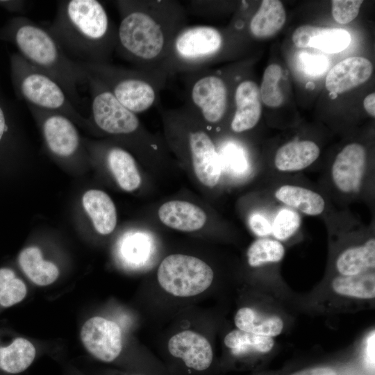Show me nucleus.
<instances>
[{
    "label": "nucleus",
    "mask_w": 375,
    "mask_h": 375,
    "mask_svg": "<svg viewBox=\"0 0 375 375\" xmlns=\"http://www.w3.org/2000/svg\"><path fill=\"white\" fill-rule=\"evenodd\" d=\"M35 353L31 342L17 338L8 345L0 347V369L8 374L21 373L31 365Z\"/></svg>",
    "instance_id": "nucleus-26"
},
{
    "label": "nucleus",
    "mask_w": 375,
    "mask_h": 375,
    "mask_svg": "<svg viewBox=\"0 0 375 375\" xmlns=\"http://www.w3.org/2000/svg\"><path fill=\"white\" fill-rule=\"evenodd\" d=\"M115 52L135 68L160 70L176 33L188 25L186 8L176 0H118Z\"/></svg>",
    "instance_id": "nucleus-1"
},
{
    "label": "nucleus",
    "mask_w": 375,
    "mask_h": 375,
    "mask_svg": "<svg viewBox=\"0 0 375 375\" xmlns=\"http://www.w3.org/2000/svg\"><path fill=\"white\" fill-rule=\"evenodd\" d=\"M0 40L12 44L30 64L55 79L72 103H81L78 87L87 83L86 73L71 59L46 28L19 15L0 27Z\"/></svg>",
    "instance_id": "nucleus-3"
},
{
    "label": "nucleus",
    "mask_w": 375,
    "mask_h": 375,
    "mask_svg": "<svg viewBox=\"0 0 375 375\" xmlns=\"http://www.w3.org/2000/svg\"><path fill=\"white\" fill-rule=\"evenodd\" d=\"M367 165L365 147L358 143L346 145L337 155L331 169L333 181L344 193L358 192Z\"/></svg>",
    "instance_id": "nucleus-12"
},
{
    "label": "nucleus",
    "mask_w": 375,
    "mask_h": 375,
    "mask_svg": "<svg viewBox=\"0 0 375 375\" xmlns=\"http://www.w3.org/2000/svg\"><path fill=\"white\" fill-rule=\"evenodd\" d=\"M362 0L332 1V15L339 24H345L353 21L358 15Z\"/></svg>",
    "instance_id": "nucleus-32"
},
{
    "label": "nucleus",
    "mask_w": 375,
    "mask_h": 375,
    "mask_svg": "<svg viewBox=\"0 0 375 375\" xmlns=\"http://www.w3.org/2000/svg\"><path fill=\"white\" fill-rule=\"evenodd\" d=\"M301 62L304 72L310 76H319L328 67V61L323 56L306 53L301 58Z\"/></svg>",
    "instance_id": "nucleus-34"
},
{
    "label": "nucleus",
    "mask_w": 375,
    "mask_h": 375,
    "mask_svg": "<svg viewBox=\"0 0 375 375\" xmlns=\"http://www.w3.org/2000/svg\"><path fill=\"white\" fill-rule=\"evenodd\" d=\"M300 224L301 218L297 212L292 210L283 209L273 222L272 233L277 240H286L294 234Z\"/></svg>",
    "instance_id": "nucleus-31"
},
{
    "label": "nucleus",
    "mask_w": 375,
    "mask_h": 375,
    "mask_svg": "<svg viewBox=\"0 0 375 375\" xmlns=\"http://www.w3.org/2000/svg\"><path fill=\"white\" fill-rule=\"evenodd\" d=\"M19 263L25 274L38 285H50L59 275L56 265L44 260L41 251L36 247L22 250L19 256Z\"/></svg>",
    "instance_id": "nucleus-25"
},
{
    "label": "nucleus",
    "mask_w": 375,
    "mask_h": 375,
    "mask_svg": "<svg viewBox=\"0 0 375 375\" xmlns=\"http://www.w3.org/2000/svg\"><path fill=\"white\" fill-rule=\"evenodd\" d=\"M365 110L367 113L374 117H375V93L372 92L368 94L363 101Z\"/></svg>",
    "instance_id": "nucleus-40"
},
{
    "label": "nucleus",
    "mask_w": 375,
    "mask_h": 375,
    "mask_svg": "<svg viewBox=\"0 0 375 375\" xmlns=\"http://www.w3.org/2000/svg\"><path fill=\"white\" fill-rule=\"evenodd\" d=\"M224 43L222 31L215 26L187 25L174 36L160 69L169 77L206 69L222 53Z\"/></svg>",
    "instance_id": "nucleus-5"
},
{
    "label": "nucleus",
    "mask_w": 375,
    "mask_h": 375,
    "mask_svg": "<svg viewBox=\"0 0 375 375\" xmlns=\"http://www.w3.org/2000/svg\"><path fill=\"white\" fill-rule=\"evenodd\" d=\"M292 41L298 48H315L324 53H337L347 48L351 35L343 28L303 25L294 31Z\"/></svg>",
    "instance_id": "nucleus-15"
},
{
    "label": "nucleus",
    "mask_w": 375,
    "mask_h": 375,
    "mask_svg": "<svg viewBox=\"0 0 375 375\" xmlns=\"http://www.w3.org/2000/svg\"><path fill=\"white\" fill-rule=\"evenodd\" d=\"M72 60L110 63L115 51L117 26L97 0H63L46 28Z\"/></svg>",
    "instance_id": "nucleus-2"
},
{
    "label": "nucleus",
    "mask_w": 375,
    "mask_h": 375,
    "mask_svg": "<svg viewBox=\"0 0 375 375\" xmlns=\"http://www.w3.org/2000/svg\"><path fill=\"white\" fill-rule=\"evenodd\" d=\"M319 147L310 140L288 142L276 151L274 165L281 172L302 170L312 164L319 157Z\"/></svg>",
    "instance_id": "nucleus-18"
},
{
    "label": "nucleus",
    "mask_w": 375,
    "mask_h": 375,
    "mask_svg": "<svg viewBox=\"0 0 375 375\" xmlns=\"http://www.w3.org/2000/svg\"><path fill=\"white\" fill-rule=\"evenodd\" d=\"M15 272L9 268L0 269V289L15 278Z\"/></svg>",
    "instance_id": "nucleus-41"
},
{
    "label": "nucleus",
    "mask_w": 375,
    "mask_h": 375,
    "mask_svg": "<svg viewBox=\"0 0 375 375\" xmlns=\"http://www.w3.org/2000/svg\"><path fill=\"white\" fill-rule=\"evenodd\" d=\"M334 292L341 296L362 299L375 297V275L374 270L353 276H338L333 279Z\"/></svg>",
    "instance_id": "nucleus-28"
},
{
    "label": "nucleus",
    "mask_w": 375,
    "mask_h": 375,
    "mask_svg": "<svg viewBox=\"0 0 375 375\" xmlns=\"http://www.w3.org/2000/svg\"><path fill=\"white\" fill-rule=\"evenodd\" d=\"M335 265L341 276H353L374 270L375 239L370 238L362 245L345 249L338 257Z\"/></svg>",
    "instance_id": "nucleus-22"
},
{
    "label": "nucleus",
    "mask_w": 375,
    "mask_h": 375,
    "mask_svg": "<svg viewBox=\"0 0 375 375\" xmlns=\"http://www.w3.org/2000/svg\"><path fill=\"white\" fill-rule=\"evenodd\" d=\"M81 339L90 354L105 362L115 360L122 349V336L119 325L102 317H91L84 323L81 330Z\"/></svg>",
    "instance_id": "nucleus-10"
},
{
    "label": "nucleus",
    "mask_w": 375,
    "mask_h": 375,
    "mask_svg": "<svg viewBox=\"0 0 375 375\" xmlns=\"http://www.w3.org/2000/svg\"><path fill=\"white\" fill-rule=\"evenodd\" d=\"M27 292L25 283L15 277L0 289V306L8 308L22 301Z\"/></svg>",
    "instance_id": "nucleus-33"
},
{
    "label": "nucleus",
    "mask_w": 375,
    "mask_h": 375,
    "mask_svg": "<svg viewBox=\"0 0 375 375\" xmlns=\"http://www.w3.org/2000/svg\"><path fill=\"white\" fill-rule=\"evenodd\" d=\"M144 239L142 236L136 235L128 240L127 244H124V252L127 254V256L131 258H139L142 256V252L146 249L144 247L147 246L144 243Z\"/></svg>",
    "instance_id": "nucleus-37"
},
{
    "label": "nucleus",
    "mask_w": 375,
    "mask_h": 375,
    "mask_svg": "<svg viewBox=\"0 0 375 375\" xmlns=\"http://www.w3.org/2000/svg\"><path fill=\"white\" fill-rule=\"evenodd\" d=\"M288 375H340L338 371L329 365H317L296 370Z\"/></svg>",
    "instance_id": "nucleus-38"
},
{
    "label": "nucleus",
    "mask_w": 375,
    "mask_h": 375,
    "mask_svg": "<svg viewBox=\"0 0 375 375\" xmlns=\"http://www.w3.org/2000/svg\"><path fill=\"white\" fill-rule=\"evenodd\" d=\"M372 72V64L367 58L349 57L336 64L329 71L325 85L331 93L342 94L365 83Z\"/></svg>",
    "instance_id": "nucleus-16"
},
{
    "label": "nucleus",
    "mask_w": 375,
    "mask_h": 375,
    "mask_svg": "<svg viewBox=\"0 0 375 375\" xmlns=\"http://www.w3.org/2000/svg\"><path fill=\"white\" fill-rule=\"evenodd\" d=\"M169 352L197 371L207 369L213 360L210 343L202 335L185 330L174 335L168 342Z\"/></svg>",
    "instance_id": "nucleus-13"
},
{
    "label": "nucleus",
    "mask_w": 375,
    "mask_h": 375,
    "mask_svg": "<svg viewBox=\"0 0 375 375\" xmlns=\"http://www.w3.org/2000/svg\"><path fill=\"white\" fill-rule=\"evenodd\" d=\"M224 160L235 171L242 172L246 166L245 158L242 151L233 144H227L222 149Z\"/></svg>",
    "instance_id": "nucleus-35"
},
{
    "label": "nucleus",
    "mask_w": 375,
    "mask_h": 375,
    "mask_svg": "<svg viewBox=\"0 0 375 375\" xmlns=\"http://www.w3.org/2000/svg\"><path fill=\"white\" fill-rule=\"evenodd\" d=\"M224 342L232 354L236 356H243L251 353H268L273 349L275 343L273 338L239 329H234L227 333Z\"/></svg>",
    "instance_id": "nucleus-27"
},
{
    "label": "nucleus",
    "mask_w": 375,
    "mask_h": 375,
    "mask_svg": "<svg viewBox=\"0 0 375 375\" xmlns=\"http://www.w3.org/2000/svg\"><path fill=\"white\" fill-rule=\"evenodd\" d=\"M185 106L200 122L210 125L225 117L229 106L228 84L220 71L203 69L183 74Z\"/></svg>",
    "instance_id": "nucleus-7"
},
{
    "label": "nucleus",
    "mask_w": 375,
    "mask_h": 375,
    "mask_svg": "<svg viewBox=\"0 0 375 375\" xmlns=\"http://www.w3.org/2000/svg\"><path fill=\"white\" fill-rule=\"evenodd\" d=\"M214 272L202 260L188 255L172 254L160 264L157 278L167 293L178 297L198 295L212 284Z\"/></svg>",
    "instance_id": "nucleus-8"
},
{
    "label": "nucleus",
    "mask_w": 375,
    "mask_h": 375,
    "mask_svg": "<svg viewBox=\"0 0 375 375\" xmlns=\"http://www.w3.org/2000/svg\"><path fill=\"white\" fill-rule=\"evenodd\" d=\"M234 323L240 331L271 338L280 335L284 325L279 317L265 315L247 306L238 310Z\"/></svg>",
    "instance_id": "nucleus-23"
},
{
    "label": "nucleus",
    "mask_w": 375,
    "mask_h": 375,
    "mask_svg": "<svg viewBox=\"0 0 375 375\" xmlns=\"http://www.w3.org/2000/svg\"><path fill=\"white\" fill-rule=\"evenodd\" d=\"M285 19V11L281 1L264 0L251 19L249 31L256 38H269L282 28Z\"/></svg>",
    "instance_id": "nucleus-20"
},
{
    "label": "nucleus",
    "mask_w": 375,
    "mask_h": 375,
    "mask_svg": "<svg viewBox=\"0 0 375 375\" xmlns=\"http://www.w3.org/2000/svg\"><path fill=\"white\" fill-rule=\"evenodd\" d=\"M185 141L197 178L207 187L215 186L220 178L221 161L212 140L206 130L191 128Z\"/></svg>",
    "instance_id": "nucleus-11"
},
{
    "label": "nucleus",
    "mask_w": 375,
    "mask_h": 375,
    "mask_svg": "<svg viewBox=\"0 0 375 375\" xmlns=\"http://www.w3.org/2000/svg\"><path fill=\"white\" fill-rule=\"evenodd\" d=\"M235 111L231 130L237 133L253 128L259 122L262 103L259 87L251 80L240 81L234 92Z\"/></svg>",
    "instance_id": "nucleus-14"
},
{
    "label": "nucleus",
    "mask_w": 375,
    "mask_h": 375,
    "mask_svg": "<svg viewBox=\"0 0 375 375\" xmlns=\"http://www.w3.org/2000/svg\"><path fill=\"white\" fill-rule=\"evenodd\" d=\"M249 224L251 231L260 237L269 235L272 232L269 222L264 216L258 213L249 217Z\"/></svg>",
    "instance_id": "nucleus-36"
},
{
    "label": "nucleus",
    "mask_w": 375,
    "mask_h": 375,
    "mask_svg": "<svg viewBox=\"0 0 375 375\" xmlns=\"http://www.w3.org/2000/svg\"><path fill=\"white\" fill-rule=\"evenodd\" d=\"M106 159L119 185L124 190H136L141 183V177L133 156L119 147H110Z\"/></svg>",
    "instance_id": "nucleus-21"
},
{
    "label": "nucleus",
    "mask_w": 375,
    "mask_h": 375,
    "mask_svg": "<svg viewBox=\"0 0 375 375\" xmlns=\"http://www.w3.org/2000/svg\"><path fill=\"white\" fill-rule=\"evenodd\" d=\"M282 69L277 64L269 65L265 70L260 85L261 101L267 106L276 108L283 102V94L278 85Z\"/></svg>",
    "instance_id": "nucleus-30"
},
{
    "label": "nucleus",
    "mask_w": 375,
    "mask_h": 375,
    "mask_svg": "<svg viewBox=\"0 0 375 375\" xmlns=\"http://www.w3.org/2000/svg\"><path fill=\"white\" fill-rule=\"evenodd\" d=\"M26 3L24 1L0 0V8L11 12H23Z\"/></svg>",
    "instance_id": "nucleus-39"
},
{
    "label": "nucleus",
    "mask_w": 375,
    "mask_h": 375,
    "mask_svg": "<svg viewBox=\"0 0 375 375\" xmlns=\"http://www.w3.org/2000/svg\"><path fill=\"white\" fill-rule=\"evenodd\" d=\"M10 68L15 92L26 105L59 112L73 122L87 121L76 110L61 85L18 52L10 54Z\"/></svg>",
    "instance_id": "nucleus-6"
},
{
    "label": "nucleus",
    "mask_w": 375,
    "mask_h": 375,
    "mask_svg": "<svg viewBox=\"0 0 375 375\" xmlns=\"http://www.w3.org/2000/svg\"><path fill=\"white\" fill-rule=\"evenodd\" d=\"M78 62L88 74L101 82L124 107L135 114L159 104L160 92L168 78L162 70L129 69L111 63Z\"/></svg>",
    "instance_id": "nucleus-4"
},
{
    "label": "nucleus",
    "mask_w": 375,
    "mask_h": 375,
    "mask_svg": "<svg viewBox=\"0 0 375 375\" xmlns=\"http://www.w3.org/2000/svg\"><path fill=\"white\" fill-rule=\"evenodd\" d=\"M82 201L96 231L101 235L112 232L117 224V212L111 198L101 190H90L84 194Z\"/></svg>",
    "instance_id": "nucleus-19"
},
{
    "label": "nucleus",
    "mask_w": 375,
    "mask_h": 375,
    "mask_svg": "<svg viewBox=\"0 0 375 375\" xmlns=\"http://www.w3.org/2000/svg\"><path fill=\"white\" fill-rule=\"evenodd\" d=\"M158 217L167 226L182 231L199 230L206 222V213L201 208L183 201L165 203L158 210Z\"/></svg>",
    "instance_id": "nucleus-17"
},
{
    "label": "nucleus",
    "mask_w": 375,
    "mask_h": 375,
    "mask_svg": "<svg viewBox=\"0 0 375 375\" xmlns=\"http://www.w3.org/2000/svg\"><path fill=\"white\" fill-rule=\"evenodd\" d=\"M284 255V246L278 240L266 238L253 242L247 253V262L252 267L278 262L283 259Z\"/></svg>",
    "instance_id": "nucleus-29"
},
{
    "label": "nucleus",
    "mask_w": 375,
    "mask_h": 375,
    "mask_svg": "<svg viewBox=\"0 0 375 375\" xmlns=\"http://www.w3.org/2000/svg\"><path fill=\"white\" fill-rule=\"evenodd\" d=\"M26 106L39 122L47 147L52 153L61 158L76 153L81 140L73 121L59 112Z\"/></svg>",
    "instance_id": "nucleus-9"
},
{
    "label": "nucleus",
    "mask_w": 375,
    "mask_h": 375,
    "mask_svg": "<svg viewBox=\"0 0 375 375\" xmlns=\"http://www.w3.org/2000/svg\"><path fill=\"white\" fill-rule=\"evenodd\" d=\"M276 198L288 206L308 215H318L325 207L323 197L308 188L285 185L275 192Z\"/></svg>",
    "instance_id": "nucleus-24"
}]
</instances>
